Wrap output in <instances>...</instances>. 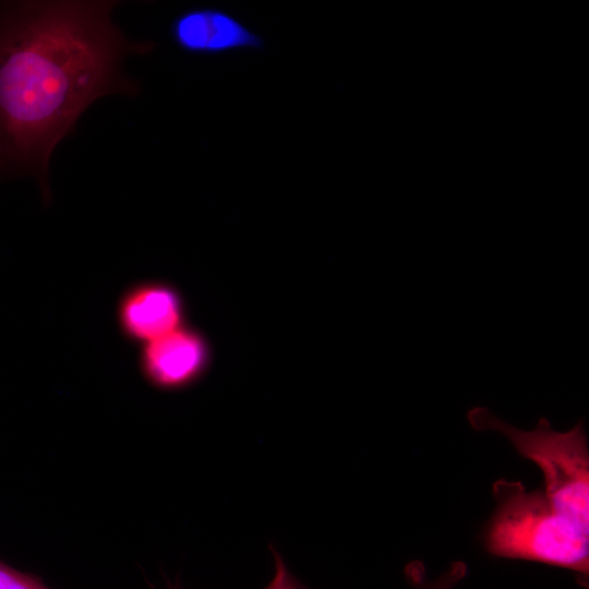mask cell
<instances>
[{
	"mask_svg": "<svg viewBox=\"0 0 589 589\" xmlns=\"http://www.w3.org/2000/svg\"><path fill=\"white\" fill-rule=\"evenodd\" d=\"M113 1L0 3V144L8 168L32 175L49 201L58 143L97 98L136 93L121 70L145 44L113 24Z\"/></svg>",
	"mask_w": 589,
	"mask_h": 589,
	"instance_id": "cell-1",
	"label": "cell"
},
{
	"mask_svg": "<svg viewBox=\"0 0 589 589\" xmlns=\"http://www.w3.org/2000/svg\"><path fill=\"white\" fill-rule=\"evenodd\" d=\"M492 492L496 506L482 532L489 554L566 568L587 585L589 531L560 514L540 489L502 478Z\"/></svg>",
	"mask_w": 589,
	"mask_h": 589,
	"instance_id": "cell-2",
	"label": "cell"
},
{
	"mask_svg": "<svg viewBox=\"0 0 589 589\" xmlns=\"http://www.w3.org/2000/svg\"><path fill=\"white\" fill-rule=\"evenodd\" d=\"M467 419L474 430L503 434L518 455L534 462L543 473L544 493L554 508L589 531V448L581 419L567 432L553 430L544 417L532 431H524L485 407L469 410Z\"/></svg>",
	"mask_w": 589,
	"mask_h": 589,
	"instance_id": "cell-3",
	"label": "cell"
},
{
	"mask_svg": "<svg viewBox=\"0 0 589 589\" xmlns=\"http://www.w3.org/2000/svg\"><path fill=\"white\" fill-rule=\"evenodd\" d=\"M185 305L172 285L142 280L129 286L119 297L116 321L120 334L130 342L145 345L184 325Z\"/></svg>",
	"mask_w": 589,
	"mask_h": 589,
	"instance_id": "cell-4",
	"label": "cell"
},
{
	"mask_svg": "<svg viewBox=\"0 0 589 589\" xmlns=\"http://www.w3.org/2000/svg\"><path fill=\"white\" fill-rule=\"evenodd\" d=\"M211 362L207 339L197 329L182 327L141 346L139 369L147 383L178 390L197 382Z\"/></svg>",
	"mask_w": 589,
	"mask_h": 589,
	"instance_id": "cell-5",
	"label": "cell"
},
{
	"mask_svg": "<svg viewBox=\"0 0 589 589\" xmlns=\"http://www.w3.org/2000/svg\"><path fill=\"white\" fill-rule=\"evenodd\" d=\"M173 44L196 56H218L238 51L261 50L264 38L218 8L200 7L179 13L169 28Z\"/></svg>",
	"mask_w": 589,
	"mask_h": 589,
	"instance_id": "cell-6",
	"label": "cell"
},
{
	"mask_svg": "<svg viewBox=\"0 0 589 589\" xmlns=\"http://www.w3.org/2000/svg\"><path fill=\"white\" fill-rule=\"evenodd\" d=\"M467 575L464 562H454L452 566L434 580L425 577V568L421 562H412L406 567V576L412 589H454Z\"/></svg>",
	"mask_w": 589,
	"mask_h": 589,
	"instance_id": "cell-7",
	"label": "cell"
},
{
	"mask_svg": "<svg viewBox=\"0 0 589 589\" xmlns=\"http://www.w3.org/2000/svg\"><path fill=\"white\" fill-rule=\"evenodd\" d=\"M0 589H50L40 579L0 562Z\"/></svg>",
	"mask_w": 589,
	"mask_h": 589,
	"instance_id": "cell-8",
	"label": "cell"
},
{
	"mask_svg": "<svg viewBox=\"0 0 589 589\" xmlns=\"http://www.w3.org/2000/svg\"><path fill=\"white\" fill-rule=\"evenodd\" d=\"M275 570L274 576L265 589H308L288 569L281 556L273 550Z\"/></svg>",
	"mask_w": 589,
	"mask_h": 589,
	"instance_id": "cell-9",
	"label": "cell"
},
{
	"mask_svg": "<svg viewBox=\"0 0 589 589\" xmlns=\"http://www.w3.org/2000/svg\"><path fill=\"white\" fill-rule=\"evenodd\" d=\"M8 168V164L4 157L3 149L0 144V173Z\"/></svg>",
	"mask_w": 589,
	"mask_h": 589,
	"instance_id": "cell-10",
	"label": "cell"
}]
</instances>
